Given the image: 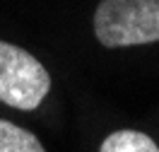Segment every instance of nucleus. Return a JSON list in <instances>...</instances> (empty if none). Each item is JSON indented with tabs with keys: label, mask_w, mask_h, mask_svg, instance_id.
<instances>
[{
	"label": "nucleus",
	"mask_w": 159,
	"mask_h": 152,
	"mask_svg": "<svg viewBox=\"0 0 159 152\" xmlns=\"http://www.w3.org/2000/svg\"><path fill=\"white\" fill-rule=\"evenodd\" d=\"M94 34L106 48L159 41V0H101L94 12Z\"/></svg>",
	"instance_id": "nucleus-1"
},
{
	"label": "nucleus",
	"mask_w": 159,
	"mask_h": 152,
	"mask_svg": "<svg viewBox=\"0 0 159 152\" xmlns=\"http://www.w3.org/2000/svg\"><path fill=\"white\" fill-rule=\"evenodd\" d=\"M51 90V75L29 51L0 41V101L31 111Z\"/></svg>",
	"instance_id": "nucleus-2"
},
{
	"label": "nucleus",
	"mask_w": 159,
	"mask_h": 152,
	"mask_svg": "<svg viewBox=\"0 0 159 152\" xmlns=\"http://www.w3.org/2000/svg\"><path fill=\"white\" fill-rule=\"evenodd\" d=\"M99 152H159V145L140 131H116L101 142Z\"/></svg>",
	"instance_id": "nucleus-3"
},
{
	"label": "nucleus",
	"mask_w": 159,
	"mask_h": 152,
	"mask_svg": "<svg viewBox=\"0 0 159 152\" xmlns=\"http://www.w3.org/2000/svg\"><path fill=\"white\" fill-rule=\"evenodd\" d=\"M0 152H46L36 135L10 121H0Z\"/></svg>",
	"instance_id": "nucleus-4"
}]
</instances>
